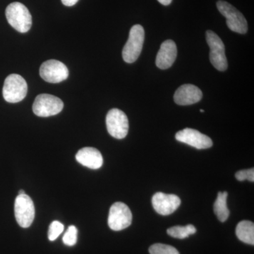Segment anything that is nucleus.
I'll list each match as a JSON object with an SVG mask.
<instances>
[{
    "label": "nucleus",
    "mask_w": 254,
    "mask_h": 254,
    "mask_svg": "<svg viewBox=\"0 0 254 254\" xmlns=\"http://www.w3.org/2000/svg\"><path fill=\"white\" fill-rule=\"evenodd\" d=\"M8 22L20 33H26L31 29L32 17L27 7L20 2L11 3L6 9Z\"/></svg>",
    "instance_id": "f257e3e1"
},
{
    "label": "nucleus",
    "mask_w": 254,
    "mask_h": 254,
    "mask_svg": "<svg viewBox=\"0 0 254 254\" xmlns=\"http://www.w3.org/2000/svg\"><path fill=\"white\" fill-rule=\"evenodd\" d=\"M144 38V29L141 25H135L131 28L128 41L123 50V59L127 63H134L138 59L141 55Z\"/></svg>",
    "instance_id": "f03ea898"
},
{
    "label": "nucleus",
    "mask_w": 254,
    "mask_h": 254,
    "mask_svg": "<svg viewBox=\"0 0 254 254\" xmlns=\"http://www.w3.org/2000/svg\"><path fill=\"white\" fill-rule=\"evenodd\" d=\"M28 85L20 75L13 73L5 79L3 86V97L8 103H16L26 98Z\"/></svg>",
    "instance_id": "7ed1b4c3"
},
{
    "label": "nucleus",
    "mask_w": 254,
    "mask_h": 254,
    "mask_svg": "<svg viewBox=\"0 0 254 254\" xmlns=\"http://www.w3.org/2000/svg\"><path fill=\"white\" fill-rule=\"evenodd\" d=\"M217 7L227 20V25L231 31L245 34L248 31V23L244 15L235 6L223 0L217 2Z\"/></svg>",
    "instance_id": "20e7f679"
},
{
    "label": "nucleus",
    "mask_w": 254,
    "mask_h": 254,
    "mask_svg": "<svg viewBox=\"0 0 254 254\" xmlns=\"http://www.w3.org/2000/svg\"><path fill=\"white\" fill-rule=\"evenodd\" d=\"M64 103L61 99L55 95H38L33 105L35 115L41 118L54 116L63 110Z\"/></svg>",
    "instance_id": "39448f33"
},
{
    "label": "nucleus",
    "mask_w": 254,
    "mask_h": 254,
    "mask_svg": "<svg viewBox=\"0 0 254 254\" xmlns=\"http://www.w3.org/2000/svg\"><path fill=\"white\" fill-rule=\"evenodd\" d=\"M206 41L210 49V63L218 71H225L228 65L223 42L216 33L212 31L206 32Z\"/></svg>",
    "instance_id": "423d86ee"
},
{
    "label": "nucleus",
    "mask_w": 254,
    "mask_h": 254,
    "mask_svg": "<svg viewBox=\"0 0 254 254\" xmlns=\"http://www.w3.org/2000/svg\"><path fill=\"white\" fill-rule=\"evenodd\" d=\"M15 218L18 225L23 228L29 227L35 218V206L31 197L18 195L15 200Z\"/></svg>",
    "instance_id": "0eeeda50"
},
{
    "label": "nucleus",
    "mask_w": 254,
    "mask_h": 254,
    "mask_svg": "<svg viewBox=\"0 0 254 254\" xmlns=\"http://www.w3.org/2000/svg\"><path fill=\"white\" fill-rule=\"evenodd\" d=\"M132 213L125 203L117 202L112 205L108 216V225L114 231L125 230L131 225Z\"/></svg>",
    "instance_id": "6e6552de"
},
{
    "label": "nucleus",
    "mask_w": 254,
    "mask_h": 254,
    "mask_svg": "<svg viewBox=\"0 0 254 254\" xmlns=\"http://www.w3.org/2000/svg\"><path fill=\"white\" fill-rule=\"evenodd\" d=\"M106 125L108 133L114 138L123 139L128 133V118L122 110L116 108L110 110L106 117Z\"/></svg>",
    "instance_id": "1a4fd4ad"
},
{
    "label": "nucleus",
    "mask_w": 254,
    "mask_h": 254,
    "mask_svg": "<svg viewBox=\"0 0 254 254\" xmlns=\"http://www.w3.org/2000/svg\"><path fill=\"white\" fill-rule=\"evenodd\" d=\"M40 75L45 81L51 83H58L64 81L68 76L66 65L58 60L45 62L40 68Z\"/></svg>",
    "instance_id": "9d476101"
},
{
    "label": "nucleus",
    "mask_w": 254,
    "mask_h": 254,
    "mask_svg": "<svg viewBox=\"0 0 254 254\" xmlns=\"http://www.w3.org/2000/svg\"><path fill=\"white\" fill-rule=\"evenodd\" d=\"M177 141L190 145L196 149H207L213 145L211 138L193 128H186L177 132Z\"/></svg>",
    "instance_id": "9b49d317"
},
{
    "label": "nucleus",
    "mask_w": 254,
    "mask_h": 254,
    "mask_svg": "<svg viewBox=\"0 0 254 254\" xmlns=\"http://www.w3.org/2000/svg\"><path fill=\"white\" fill-rule=\"evenodd\" d=\"M152 204L155 211L162 215L173 213L181 204V200L175 194L158 192L152 198Z\"/></svg>",
    "instance_id": "f8f14e48"
},
{
    "label": "nucleus",
    "mask_w": 254,
    "mask_h": 254,
    "mask_svg": "<svg viewBox=\"0 0 254 254\" xmlns=\"http://www.w3.org/2000/svg\"><path fill=\"white\" fill-rule=\"evenodd\" d=\"M203 93L200 88L192 84H185L175 92L174 100L179 105H190L198 103L202 99Z\"/></svg>",
    "instance_id": "ddd939ff"
},
{
    "label": "nucleus",
    "mask_w": 254,
    "mask_h": 254,
    "mask_svg": "<svg viewBox=\"0 0 254 254\" xmlns=\"http://www.w3.org/2000/svg\"><path fill=\"white\" fill-rule=\"evenodd\" d=\"M177 55V46L172 40L164 42L157 55V66L161 69H167L173 66Z\"/></svg>",
    "instance_id": "4468645a"
},
{
    "label": "nucleus",
    "mask_w": 254,
    "mask_h": 254,
    "mask_svg": "<svg viewBox=\"0 0 254 254\" xmlns=\"http://www.w3.org/2000/svg\"><path fill=\"white\" fill-rule=\"evenodd\" d=\"M76 159L83 166L93 170L101 168L103 164V156L99 150L92 147H85L78 150Z\"/></svg>",
    "instance_id": "2eb2a0df"
},
{
    "label": "nucleus",
    "mask_w": 254,
    "mask_h": 254,
    "mask_svg": "<svg viewBox=\"0 0 254 254\" xmlns=\"http://www.w3.org/2000/svg\"><path fill=\"white\" fill-rule=\"evenodd\" d=\"M236 235L239 240L248 245H254V224L249 220H243L237 225Z\"/></svg>",
    "instance_id": "dca6fc26"
},
{
    "label": "nucleus",
    "mask_w": 254,
    "mask_h": 254,
    "mask_svg": "<svg viewBox=\"0 0 254 254\" xmlns=\"http://www.w3.org/2000/svg\"><path fill=\"white\" fill-rule=\"evenodd\" d=\"M228 193L227 191L219 192L216 200L214 203V212L220 222L226 221L230 216V210L227 208V200Z\"/></svg>",
    "instance_id": "f3484780"
},
{
    "label": "nucleus",
    "mask_w": 254,
    "mask_h": 254,
    "mask_svg": "<svg viewBox=\"0 0 254 254\" xmlns=\"http://www.w3.org/2000/svg\"><path fill=\"white\" fill-rule=\"evenodd\" d=\"M167 232L170 236L174 238L182 239L187 238L190 235H193L196 232V229L193 225H188L186 226H175L170 227Z\"/></svg>",
    "instance_id": "a211bd4d"
},
{
    "label": "nucleus",
    "mask_w": 254,
    "mask_h": 254,
    "mask_svg": "<svg viewBox=\"0 0 254 254\" xmlns=\"http://www.w3.org/2000/svg\"><path fill=\"white\" fill-rule=\"evenodd\" d=\"M150 254H180L177 249L164 244H155L149 248Z\"/></svg>",
    "instance_id": "6ab92c4d"
},
{
    "label": "nucleus",
    "mask_w": 254,
    "mask_h": 254,
    "mask_svg": "<svg viewBox=\"0 0 254 254\" xmlns=\"http://www.w3.org/2000/svg\"><path fill=\"white\" fill-rule=\"evenodd\" d=\"M77 234L78 230L76 227L71 225L68 227L63 237V242L64 245L69 246V247H72L76 245V242H77Z\"/></svg>",
    "instance_id": "aec40b11"
},
{
    "label": "nucleus",
    "mask_w": 254,
    "mask_h": 254,
    "mask_svg": "<svg viewBox=\"0 0 254 254\" xmlns=\"http://www.w3.org/2000/svg\"><path fill=\"white\" fill-rule=\"evenodd\" d=\"M64 231V225L61 222L54 221L50 224L48 230V239L50 241H55Z\"/></svg>",
    "instance_id": "412c9836"
},
{
    "label": "nucleus",
    "mask_w": 254,
    "mask_h": 254,
    "mask_svg": "<svg viewBox=\"0 0 254 254\" xmlns=\"http://www.w3.org/2000/svg\"><path fill=\"white\" fill-rule=\"evenodd\" d=\"M236 179L239 181H245L246 180H248L249 181L254 182V169H249V170H240L237 172L235 175Z\"/></svg>",
    "instance_id": "4be33fe9"
},
{
    "label": "nucleus",
    "mask_w": 254,
    "mask_h": 254,
    "mask_svg": "<svg viewBox=\"0 0 254 254\" xmlns=\"http://www.w3.org/2000/svg\"><path fill=\"white\" fill-rule=\"evenodd\" d=\"M78 0H62V2L66 6H73L78 2Z\"/></svg>",
    "instance_id": "5701e85b"
},
{
    "label": "nucleus",
    "mask_w": 254,
    "mask_h": 254,
    "mask_svg": "<svg viewBox=\"0 0 254 254\" xmlns=\"http://www.w3.org/2000/svg\"><path fill=\"white\" fill-rule=\"evenodd\" d=\"M158 1L160 3V4L165 5V6H168V5L171 4L173 0H158Z\"/></svg>",
    "instance_id": "b1692460"
},
{
    "label": "nucleus",
    "mask_w": 254,
    "mask_h": 254,
    "mask_svg": "<svg viewBox=\"0 0 254 254\" xmlns=\"http://www.w3.org/2000/svg\"><path fill=\"white\" fill-rule=\"evenodd\" d=\"M23 194H26V193H25V190H20L19 192H18V195H23Z\"/></svg>",
    "instance_id": "393cba45"
},
{
    "label": "nucleus",
    "mask_w": 254,
    "mask_h": 254,
    "mask_svg": "<svg viewBox=\"0 0 254 254\" xmlns=\"http://www.w3.org/2000/svg\"><path fill=\"white\" fill-rule=\"evenodd\" d=\"M200 111L201 112V113H204V110H200Z\"/></svg>",
    "instance_id": "a878e982"
}]
</instances>
